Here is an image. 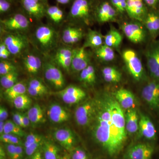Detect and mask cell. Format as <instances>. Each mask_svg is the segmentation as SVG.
Segmentation results:
<instances>
[{"mask_svg":"<svg viewBox=\"0 0 159 159\" xmlns=\"http://www.w3.org/2000/svg\"><path fill=\"white\" fill-rule=\"evenodd\" d=\"M95 99L96 113L89 126L92 137L109 155L116 156L127 139L125 114L114 95L103 94Z\"/></svg>","mask_w":159,"mask_h":159,"instance_id":"1","label":"cell"},{"mask_svg":"<svg viewBox=\"0 0 159 159\" xmlns=\"http://www.w3.org/2000/svg\"><path fill=\"white\" fill-rule=\"evenodd\" d=\"M99 0H74L69 13L73 22L89 25L95 19V11Z\"/></svg>","mask_w":159,"mask_h":159,"instance_id":"2","label":"cell"},{"mask_svg":"<svg viewBox=\"0 0 159 159\" xmlns=\"http://www.w3.org/2000/svg\"><path fill=\"white\" fill-rule=\"evenodd\" d=\"M122 57L127 71L137 81L146 78V74L142 61L136 52L132 49H125L122 53Z\"/></svg>","mask_w":159,"mask_h":159,"instance_id":"3","label":"cell"},{"mask_svg":"<svg viewBox=\"0 0 159 159\" xmlns=\"http://www.w3.org/2000/svg\"><path fill=\"white\" fill-rule=\"evenodd\" d=\"M96 110L95 98L87 99L80 103L75 109L74 118L80 127H89L93 122Z\"/></svg>","mask_w":159,"mask_h":159,"instance_id":"4","label":"cell"},{"mask_svg":"<svg viewBox=\"0 0 159 159\" xmlns=\"http://www.w3.org/2000/svg\"><path fill=\"white\" fill-rule=\"evenodd\" d=\"M34 38L42 51L48 52L57 44V34L52 27L48 25L39 26L35 30Z\"/></svg>","mask_w":159,"mask_h":159,"instance_id":"5","label":"cell"},{"mask_svg":"<svg viewBox=\"0 0 159 159\" xmlns=\"http://www.w3.org/2000/svg\"><path fill=\"white\" fill-rule=\"evenodd\" d=\"M121 29L126 38L134 43H141L147 38L148 31L141 22L134 20L125 22L122 24Z\"/></svg>","mask_w":159,"mask_h":159,"instance_id":"6","label":"cell"},{"mask_svg":"<svg viewBox=\"0 0 159 159\" xmlns=\"http://www.w3.org/2000/svg\"><path fill=\"white\" fill-rule=\"evenodd\" d=\"M145 56L152 79L159 81V39L150 43L145 51Z\"/></svg>","mask_w":159,"mask_h":159,"instance_id":"7","label":"cell"},{"mask_svg":"<svg viewBox=\"0 0 159 159\" xmlns=\"http://www.w3.org/2000/svg\"><path fill=\"white\" fill-rule=\"evenodd\" d=\"M44 75L48 82L57 90L62 89L65 86V80L62 72L54 64L47 61L43 65Z\"/></svg>","mask_w":159,"mask_h":159,"instance_id":"8","label":"cell"},{"mask_svg":"<svg viewBox=\"0 0 159 159\" xmlns=\"http://www.w3.org/2000/svg\"><path fill=\"white\" fill-rule=\"evenodd\" d=\"M142 96L149 107L159 112V81L152 79L147 83L142 91Z\"/></svg>","mask_w":159,"mask_h":159,"instance_id":"9","label":"cell"},{"mask_svg":"<svg viewBox=\"0 0 159 159\" xmlns=\"http://www.w3.org/2000/svg\"><path fill=\"white\" fill-rule=\"evenodd\" d=\"M119 16L108 0L99 1L95 11V19L100 24L116 21Z\"/></svg>","mask_w":159,"mask_h":159,"instance_id":"10","label":"cell"},{"mask_svg":"<svg viewBox=\"0 0 159 159\" xmlns=\"http://www.w3.org/2000/svg\"><path fill=\"white\" fill-rule=\"evenodd\" d=\"M57 94L65 103L69 105L79 103L86 97L85 92L82 89L73 85L59 90Z\"/></svg>","mask_w":159,"mask_h":159,"instance_id":"11","label":"cell"},{"mask_svg":"<svg viewBox=\"0 0 159 159\" xmlns=\"http://www.w3.org/2000/svg\"><path fill=\"white\" fill-rule=\"evenodd\" d=\"M3 42L11 54L14 55L20 54L27 48L28 45L27 38L19 33L7 34Z\"/></svg>","mask_w":159,"mask_h":159,"instance_id":"12","label":"cell"},{"mask_svg":"<svg viewBox=\"0 0 159 159\" xmlns=\"http://www.w3.org/2000/svg\"><path fill=\"white\" fill-rule=\"evenodd\" d=\"M23 8L29 16L40 20L46 15L48 0H21Z\"/></svg>","mask_w":159,"mask_h":159,"instance_id":"13","label":"cell"},{"mask_svg":"<svg viewBox=\"0 0 159 159\" xmlns=\"http://www.w3.org/2000/svg\"><path fill=\"white\" fill-rule=\"evenodd\" d=\"M53 136L55 141L69 153L76 147V137L70 128L58 129L53 132Z\"/></svg>","mask_w":159,"mask_h":159,"instance_id":"14","label":"cell"},{"mask_svg":"<svg viewBox=\"0 0 159 159\" xmlns=\"http://www.w3.org/2000/svg\"><path fill=\"white\" fill-rule=\"evenodd\" d=\"M91 57L86 48L83 47L73 49L70 70L80 73L90 65Z\"/></svg>","mask_w":159,"mask_h":159,"instance_id":"15","label":"cell"},{"mask_svg":"<svg viewBox=\"0 0 159 159\" xmlns=\"http://www.w3.org/2000/svg\"><path fill=\"white\" fill-rule=\"evenodd\" d=\"M148 10L143 0H127L126 14L132 20L143 23Z\"/></svg>","mask_w":159,"mask_h":159,"instance_id":"16","label":"cell"},{"mask_svg":"<svg viewBox=\"0 0 159 159\" xmlns=\"http://www.w3.org/2000/svg\"><path fill=\"white\" fill-rule=\"evenodd\" d=\"M1 24L3 28L8 31H21L28 29L30 22L25 16L18 13L1 20Z\"/></svg>","mask_w":159,"mask_h":159,"instance_id":"17","label":"cell"},{"mask_svg":"<svg viewBox=\"0 0 159 159\" xmlns=\"http://www.w3.org/2000/svg\"><path fill=\"white\" fill-rule=\"evenodd\" d=\"M154 152L153 145L140 143L131 147L127 153L128 159H152Z\"/></svg>","mask_w":159,"mask_h":159,"instance_id":"18","label":"cell"},{"mask_svg":"<svg viewBox=\"0 0 159 159\" xmlns=\"http://www.w3.org/2000/svg\"><path fill=\"white\" fill-rule=\"evenodd\" d=\"M139 134L147 140L154 141L157 139L155 126L150 118L143 114L140 115L139 120Z\"/></svg>","mask_w":159,"mask_h":159,"instance_id":"19","label":"cell"},{"mask_svg":"<svg viewBox=\"0 0 159 159\" xmlns=\"http://www.w3.org/2000/svg\"><path fill=\"white\" fill-rule=\"evenodd\" d=\"M142 23L152 39H156L159 35V10L149 9Z\"/></svg>","mask_w":159,"mask_h":159,"instance_id":"20","label":"cell"},{"mask_svg":"<svg viewBox=\"0 0 159 159\" xmlns=\"http://www.w3.org/2000/svg\"><path fill=\"white\" fill-rule=\"evenodd\" d=\"M48 116L51 122L57 124L67 122L70 119V113L58 103H52L49 106Z\"/></svg>","mask_w":159,"mask_h":159,"instance_id":"21","label":"cell"},{"mask_svg":"<svg viewBox=\"0 0 159 159\" xmlns=\"http://www.w3.org/2000/svg\"><path fill=\"white\" fill-rule=\"evenodd\" d=\"M73 49L67 47L58 49L54 55V61L57 65L67 72L70 71Z\"/></svg>","mask_w":159,"mask_h":159,"instance_id":"22","label":"cell"},{"mask_svg":"<svg viewBox=\"0 0 159 159\" xmlns=\"http://www.w3.org/2000/svg\"><path fill=\"white\" fill-rule=\"evenodd\" d=\"M115 99L123 109L133 108L135 98L131 91L125 89H120L114 95Z\"/></svg>","mask_w":159,"mask_h":159,"instance_id":"23","label":"cell"},{"mask_svg":"<svg viewBox=\"0 0 159 159\" xmlns=\"http://www.w3.org/2000/svg\"><path fill=\"white\" fill-rule=\"evenodd\" d=\"M125 114V128L129 134H133L139 131V115L136 109L132 108L126 110Z\"/></svg>","mask_w":159,"mask_h":159,"instance_id":"24","label":"cell"},{"mask_svg":"<svg viewBox=\"0 0 159 159\" xmlns=\"http://www.w3.org/2000/svg\"><path fill=\"white\" fill-rule=\"evenodd\" d=\"M23 64L26 71L32 75L38 74L42 66V62L40 57L32 54H28L25 56Z\"/></svg>","mask_w":159,"mask_h":159,"instance_id":"25","label":"cell"},{"mask_svg":"<svg viewBox=\"0 0 159 159\" xmlns=\"http://www.w3.org/2000/svg\"><path fill=\"white\" fill-rule=\"evenodd\" d=\"M84 36V32L81 29L77 27H67L63 31V41L67 44H74L80 41Z\"/></svg>","mask_w":159,"mask_h":159,"instance_id":"26","label":"cell"},{"mask_svg":"<svg viewBox=\"0 0 159 159\" xmlns=\"http://www.w3.org/2000/svg\"><path fill=\"white\" fill-rule=\"evenodd\" d=\"M103 36L100 32L89 29L83 47L86 48H91L96 50L103 45Z\"/></svg>","mask_w":159,"mask_h":159,"instance_id":"27","label":"cell"},{"mask_svg":"<svg viewBox=\"0 0 159 159\" xmlns=\"http://www.w3.org/2000/svg\"><path fill=\"white\" fill-rule=\"evenodd\" d=\"M43 159H59L60 150L59 147L51 140H45L42 146Z\"/></svg>","mask_w":159,"mask_h":159,"instance_id":"28","label":"cell"},{"mask_svg":"<svg viewBox=\"0 0 159 159\" xmlns=\"http://www.w3.org/2000/svg\"><path fill=\"white\" fill-rule=\"evenodd\" d=\"M104 44L114 48H119L122 43L123 37L122 34L117 29L111 28L109 31L103 36Z\"/></svg>","mask_w":159,"mask_h":159,"instance_id":"29","label":"cell"},{"mask_svg":"<svg viewBox=\"0 0 159 159\" xmlns=\"http://www.w3.org/2000/svg\"><path fill=\"white\" fill-rule=\"evenodd\" d=\"M27 113L31 124L33 126L39 125L44 121L43 111L41 107L38 103L31 107Z\"/></svg>","mask_w":159,"mask_h":159,"instance_id":"30","label":"cell"},{"mask_svg":"<svg viewBox=\"0 0 159 159\" xmlns=\"http://www.w3.org/2000/svg\"><path fill=\"white\" fill-rule=\"evenodd\" d=\"M96 70L93 66L89 65L80 73L79 80L87 86H93L96 82Z\"/></svg>","mask_w":159,"mask_h":159,"instance_id":"31","label":"cell"},{"mask_svg":"<svg viewBox=\"0 0 159 159\" xmlns=\"http://www.w3.org/2000/svg\"><path fill=\"white\" fill-rule=\"evenodd\" d=\"M102 74L104 80L109 83H118L122 79L121 72L114 67H105L102 70Z\"/></svg>","mask_w":159,"mask_h":159,"instance_id":"32","label":"cell"},{"mask_svg":"<svg viewBox=\"0 0 159 159\" xmlns=\"http://www.w3.org/2000/svg\"><path fill=\"white\" fill-rule=\"evenodd\" d=\"M96 56L103 62H110L113 61L116 54L113 48L103 44L95 50Z\"/></svg>","mask_w":159,"mask_h":159,"instance_id":"33","label":"cell"},{"mask_svg":"<svg viewBox=\"0 0 159 159\" xmlns=\"http://www.w3.org/2000/svg\"><path fill=\"white\" fill-rule=\"evenodd\" d=\"M27 88L25 84L22 82H17L10 88L6 89L4 95L7 99L12 101L16 97L26 94Z\"/></svg>","mask_w":159,"mask_h":159,"instance_id":"34","label":"cell"},{"mask_svg":"<svg viewBox=\"0 0 159 159\" xmlns=\"http://www.w3.org/2000/svg\"><path fill=\"white\" fill-rule=\"evenodd\" d=\"M3 146L10 159H22L25 154L23 145L4 144Z\"/></svg>","mask_w":159,"mask_h":159,"instance_id":"35","label":"cell"},{"mask_svg":"<svg viewBox=\"0 0 159 159\" xmlns=\"http://www.w3.org/2000/svg\"><path fill=\"white\" fill-rule=\"evenodd\" d=\"M18 73L17 71L11 72L1 76V85L5 89L11 88L18 82Z\"/></svg>","mask_w":159,"mask_h":159,"instance_id":"36","label":"cell"},{"mask_svg":"<svg viewBox=\"0 0 159 159\" xmlns=\"http://www.w3.org/2000/svg\"><path fill=\"white\" fill-rule=\"evenodd\" d=\"M12 101L15 107L20 110L29 109L32 103L31 98L26 94L19 96Z\"/></svg>","mask_w":159,"mask_h":159,"instance_id":"37","label":"cell"},{"mask_svg":"<svg viewBox=\"0 0 159 159\" xmlns=\"http://www.w3.org/2000/svg\"><path fill=\"white\" fill-rule=\"evenodd\" d=\"M4 134H12L20 138L25 136V132L23 131L22 128L16 125L11 120L5 121Z\"/></svg>","mask_w":159,"mask_h":159,"instance_id":"38","label":"cell"},{"mask_svg":"<svg viewBox=\"0 0 159 159\" xmlns=\"http://www.w3.org/2000/svg\"><path fill=\"white\" fill-rule=\"evenodd\" d=\"M46 15L52 21L56 24L60 22L64 17L63 11L56 6L48 7L46 11Z\"/></svg>","mask_w":159,"mask_h":159,"instance_id":"39","label":"cell"},{"mask_svg":"<svg viewBox=\"0 0 159 159\" xmlns=\"http://www.w3.org/2000/svg\"><path fill=\"white\" fill-rule=\"evenodd\" d=\"M20 137L10 134H3L0 136L1 142L4 144H13L24 146V142Z\"/></svg>","mask_w":159,"mask_h":159,"instance_id":"40","label":"cell"},{"mask_svg":"<svg viewBox=\"0 0 159 159\" xmlns=\"http://www.w3.org/2000/svg\"><path fill=\"white\" fill-rule=\"evenodd\" d=\"M112 6L117 11L119 16L126 14L127 0H108Z\"/></svg>","mask_w":159,"mask_h":159,"instance_id":"41","label":"cell"},{"mask_svg":"<svg viewBox=\"0 0 159 159\" xmlns=\"http://www.w3.org/2000/svg\"><path fill=\"white\" fill-rule=\"evenodd\" d=\"M15 71H16V67L12 63L7 61L6 60L1 61L0 62L1 76Z\"/></svg>","mask_w":159,"mask_h":159,"instance_id":"42","label":"cell"},{"mask_svg":"<svg viewBox=\"0 0 159 159\" xmlns=\"http://www.w3.org/2000/svg\"><path fill=\"white\" fill-rule=\"evenodd\" d=\"M45 138L41 135L37 134L30 133L26 136L24 142V148H25L30 145L44 139Z\"/></svg>","mask_w":159,"mask_h":159,"instance_id":"43","label":"cell"},{"mask_svg":"<svg viewBox=\"0 0 159 159\" xmlns=\"http://www.w3.org/2000/svg\"><path fill=\"white\" fill-rule=\"evenodd\" d=\"M69 154L70 159H89L86 152L80 147H75Z\"/></svg>","mask_w":159,"mask_h":159,"instance_id":"44","label":"cell"},{"mask_svg":"<svg viewBox=\"0 0 159 159\" xmlns=\"http://www.w3.org/2000/svg\"><path fill=\"white\" fill-rule=\"evenodd\" d=\"M45 140L46 139H45L42 141L36 142V143L30 145L29 147L25 148V153L27 156L29 158L31 157L34 152H36L39 149L42 147L43 144L44 143Z\"/></svg>","mask_w":159,"mask_h":159,"instance_id":"45","label":"cell"},{"mask_svg":"<svg viewBox=\"0 0 159 159\" xmlns=\"http://www.w3.org/2000/svg\"><path fill=\"white\" fill-rule=\"evenodd\" d=\"M27 92L30 96L33 97H41L48 93V91L43 90L28 85Z\"/></svg>","mask_w":159,"mask_h":159,"instance_id":"46","label":"cell"},{"mask_svg":"<svg viewBox=\"0 0 159 159\" xmlns=\"http://www.w3.org/2000/svg\"><path fill=\"white\" fill-rule=\"evenodd\" d=\"M28 85L31 86L36 88L40 89L43 90L48 91L47 87L41 81L37 79L33 78L29 81Z\"/></svg>","mask_w":159,"mask_h":159,"instance_id":"47","label":"cell"},{"mask_svg":"<svg viewBox=\"0 0 159 159\" xmlns=\"http://www.w3.org/2000/svg\"><path fill=\"white\" fill-rule=\"evenodd\" d=\"M148 9L159 10V0H143Z\"/></svg>","mask_w":159,"mask_h":159,"instance_id":"48","label":"cell"},{"mask_svg":"<svg viewBox=\"0 0 159 159\" xmlns=\"http://www.w3.org/2000/svg\"><path fill=\"white\" fill-rule=\"evenodd\" d=\"M9 0H0V12L6 13L9 11L11 8V4Z\"/></svg>","mask_w":159,"mask_h":159,"instance_id":"49","label":"cell"},{"mask_svg":"<svg viewBox=\"0 0 159 159\" xmlns=\"http://www.w3.org/2000/svg\"><path fill=\"white\" fill-rule=\"evenodd\" d=\"M12 118L13 122L18 126L23 128L22 113L19 112H15L13 114Z\"/></svg>","mask_w":159,"mask_h":159,"instance_id":"50","label":"cell"},{"mask_svg":"<svg viewBox=\"0 0 159 159\" xmlns=\"http://www.w3.org/2000/svg\"><path fill=\"white\" fill-rule=\"evenodd\" d=\"M8 116L9 113L7 109L1 106L0 107V121H6Z\"/></svg>","mask_w":159,"mask_h":159,"instance_id":"51","label":"cell"},{"mask_svg":"<svg viewBox=\"0 0 159 159\" xmlns=\"http://www.w3.org/2000/svg\"><path fill=\"white\" fill-rule=\"evenodd\" d=\"M22 117L23 128H27L31 124V122L27 113H22Z\"/></svg>","mask_w":159,"mask_h":159,"instance_id":"52","label":"cell"},{"mask_svg":"<svg viewBox=\"0 0 159 159\" xmlns=\"http://www.w3.org/2000/svg\"><path fill=\"white\" fill-rule=\"evenodd\" d=\"M30 158V159H43L42 147L39 149L36 152H34Z\"/></svg>","mask_w":159,"mask_h":159,"instance_id":"53","label":"cell"},{"mask_svg":"<svg viewBox=\"0 0 159 159\" xmlns=\"http://www.w3.org/2000/svg\"><path fill=\"white\" fill-rule=\"evenodd\" d=\"M11 53L9 52V50H4V51H0V58L1 60L7 59L10 56Z\"/></svg>","mask_w":159,"mask_h":159,"instance_id":"54","label":"cell"},{"mask_svg":"<svg viewBox=\"0 0 159 159\" xmlns=\"http://www.w3.org/2000/svg\"><path fill=\"white\" fill-rule=\"evenodd\" d=\"M7 155L3 145L0 146V159H7Z\"/></svg>","mask_w":159,"mask_h":159,"instance_id":"55","label":"cell"},{"mask_svg":"<svg viewBox=\"0 0 159 159\" xmlns=\"http://www.w3.org/2000/svg\"><path fill=\"white\" fill-rule=\"evenodd\" d=\"M4 126H5L4 121H0V134L1 135L4 134Z\"/></svg>","mask_w":159,"mask_h":159,"instance_id":"56","label":"cell"},{"mask_svg":"<svg viewBox=\"0 0 159 159\" xmlns=\"http://www.w3.org/2000/svg\"><path fill=\"white\" fill-rule=\"evenodd\" d=\"M56 1L59 4L66 5V4H68L69 2H70L71 0H56Z\"/></svg>","mask_w":159,"mask_h":159,"instance_id":"57","label":"cell"},{"mask_svg":"<svg viewBox=\"0 0 159 159\" xmlns=\"http://www.w3.org/2000/svg\"><path fill=\"white\" fill-rule=\"evenodd\" d=\"M9 1H12V0H9Z\"/></svg>","mask_w":159,"mask_h":159,"instance_id":"58","label":"cell"},{"mask_svg":"<svg viewBox=\"0 0 159 159\" xmlns=\"http://www.w3.org/2000/svg\"></svg>","mask_w":159,"mask_h":159,"instance_id":"59","label":"cell"}]
</instances>
